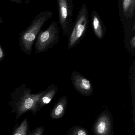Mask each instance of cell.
<instances>
[{"label": "cell", "instance_id": "cell-7", "mask_svg": "<svg viewBox=\"0 0 135 135\" xmlns=\"http://www.w3.org/2000/svg\"><path fill=\"white\" fill-rule=\"evenodd\" d=\"M71 79L75 89L79 93L85 97L92 95L94 89L89 80L76 71L72 72Z\"/></svg>", "mask_w": 135, "mask_h": 135}, {"label": "cell", "instance_id": "cell-1", "mask_svg": "<svg viewBox=\"0 0 135 135\" xmlns=\"http://www.w3.org/2000/svg\"><path fill=\"white\" fill-rule=\"evenodd\" d=\"M31 89L27 88L25 83L15 88L12 92L10 103L16 109L17 117H20L25 113L31 111L36 114L38 110V102L44 90L32 93Z\"/></svg>", "mask_w": 135, "mask_h": 135}, {"label": "cell", "instance_id": "cell-4", "mask_svg": "<svg viewBox=\"0 0 135 135\" xmlns=\"http://www.w3.org/2000/svg\"><path fill=\"white\" fill-rule=\"evenodd\" d=\"M59 38L58 23L53 21L46 29L39 32L35 44L36 53H43L52 48L58 42Z\"/></svg>", "mask_w": 135, "mask_h": 135}, {"label": "cell", "instance_id": "cell-15", "mask_svg": "<svg viewBox=\"0 0 135 135\" xmlns=\"http://www.w3.org/2000/svg\"><path fill=\"white\" fill-rule=\"evenodd\" d=\"M5 52L1 45L0 44V62L4 59L5 57Z\"/></svg>", "mask_w": 135, "mask_h": 135}, {"label": "cell", "instance_id": "cell-11", "mask_svg": "<svg viewBox=\"0 0 135 135\" xmlns=\"http://www.w3.org/2000/svg\"><path fill=\"white\" fill-rule=\"evenodd\" d=\"M123 15L127 19H132L134 16L135 0H120Z\"/></svg>", "mask_w": 135, "mask_h": 135}, {"label": "cell", "instance_id": "cell-9", "mask_svg": "<svg viewBox=\"0 0 135 135\" xmlns=\"http://www.w3.org/2000/svg\"><path fill=\"white\" fill-rule=\"evenodd\" d=\"M68 102V98L66 96L60 98L52 110L51 118L53 119H61L65 115Z\"/></svg>", "mask_w": 135, "mask_h": 135}, {"label": "cell", "instance_id": "cell-10", "mask_svg": "<svg viewBox=\"0 0 135 135\" xmlns=\"http://www.w3.org/2000/svg\"><path fill=\"white\" fill-rule=\"evenodd\" d=\"M58 90V88L54 84H52L48 86L44 92L39 99L38 102V110L42 108L51 101Z\"/></svg>", "mask_w": 135, "mask_h": 135}, {"label": "cell", "instance_id": "cell-5", "mask_svg": "<svg viewBox=\"0 0 135 135\" xmlns=\"http://www.w3.org/2000/svg\"><path fill=\"white\" fill-rule=\"evenodd\" d=\"M59 20L64 35L69 37L71 28L73 5L71 1L57 0Z\"/></svg>", "mask_w": 135, "mask_h": 135}, {"label": "cell", "instance_id": "cell-18", "mask_svg": "<svg viewBox=\"0 0 135 135\" xmlns=\"http://www.w3.org/2000/svg\"><path fill=\"white\" fill-rule=\"evenodd\" d=\"M4 22L3 20H2V18L0 17V24Z\"/></svg>", "mask_w": 135, "mask_h": 135}, {"label": "cell", "instance_id": "cell-16", "mask_svg": "<svg viewBox=\"0 0 135 135\" xmlns=\"http://www.w3.org/2000/svg\"><path fill=\"white\" fill-rule=\"evenodd\" d=\"M130 45L131 47L132 48H135V36H133V38L130 41Z\"/></svg>", "mask_w": 135, "mask_h": 135}, {"label": "cell", "instance_id": "cell-13", "mask_svg": "<svg viewBox=\"0 0 135 135\" xmlns=\"http://www.w3.org/2000/svg\"><path fill=\"white\" fill-rule=\"evenodd\" d=\"M67 135H89L86 128L80 126H73L68 131Z\"/></svg>", "mask_w": 135, "mask_h": 135}, {"label": "cell", "instance_id": "cell-3", "mask_svg": "<svg viewBox=\"0 0 135 135\" xmlns=\"http://www.w3.org/2000/svg\"><path fill=\"white\" fill-rule=\"evenodd\" d=\"M89 14L86 4H83L77 16L76 21L71 28L69 36L68 49L76 46L83 38L88 28Z\"/></svg>", "mask_w": 135, "mask_h": 135}, {"label": "cell", "instance_id": "cell-12", "mask_svg": "<svg viewBox=\"0 0 135 135\" xmlns=\"http://www.w3.org/2000/svg\"><path fill=\"white\" fill-rule=\"evenodd\" d=\"M27 120L25 118L20 125L15 129L12 135H27Z\"/></svg>", "mask_w": 135, "mask_h": 135}, {"label": "cell", "instance_id": "cell-2", "mask_svg": "<svg viewBox=\"0 0 135 135\" xmlns=\"http://www.w3.org/2000/svg\"><path fill=\"white\" fill-rule=\"evenodd\" d=\"M53 12L45 10L37 14L31 24L20 34L19 44L24 53L31 56L33 44L45 23L53 16Z\"/></svg>", "mask_w": 135, "mask_h": 135}, {"label": "cell", "instance_id": "cell-14", "mask_svg": "<svg viewBox=\"0 0 135 135\" xmlns=\"http://www.w3.org/2000/svg\"><path fill=\"white\" fill-rule=\"evenodd\" d=\"M44 131V128L43 127H39L29 135H43Z\"/></svg>", "mask_w": 135, "mask_h": 135}, {"label": "cell", "instance_id": "cell-6", "mask_svg": "<svg viewBox=\"0 0 135 135\" xmlns=\"http://www.w3.org/2000/svg\"><path fill=\"white\" fill-rule=\"evenodd\" d=\"M95 135H113L112 117L109 111L102 112L97 117L93 127Z\"/></svg>", "mask_w": 135, "mask_h": 135}, {"label": "cell", "instance_id": "cell-19", "mask_svg": "<svg viewBox=\"0 0 135 135\" xmlns=\"http://www.w3.org/2000/svg\"><path fill=\"white\" fill-rule=\"evenodd\" d=\"M68 1H72V0H68Z\"/></svg>", "mask_w": 135, "mask_h": 135}, {"label": "cell", "instance_id": "cell-17", "mask_svg": "<svg viewBox=\"0 0 135 135\" xmlns=\"http://www.w3.org/2000/svg\"><path fill=\"white\" fill-rule=\"evenodd\" d=\"M9 1L14 3H20V4H21L23 2V0H9Z\"/></svg>", "mask_w": 135, "mask_h": 135}, {"label": "cell", "instance_id": "cell-8", "mask_svg": "<svg viewBox=\"0 0 135 135\" xmlns=\"http://www.w3.org/2000/svg\"><path fill=\"white\" fill-rule=\"evenodd\" d=\"M92 25L95 35L99 39H102L105 35L106 28L98 13L93 10L91 14Z\"/></svg>", "mask_w": 135, "mask_h": 135}]
</instances>
